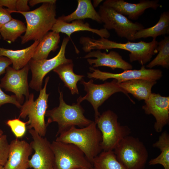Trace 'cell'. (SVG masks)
Wrapping results in <instances>:
<instances>
[{
    "label": "cell",
    "instance_id": "obj_1",
    "mask_svg": "<svg viewBox=\"0 0 169 169\" xmlns=\"http://www.w3.org/2000/svg\"><path fill=\"white\" fill-rule=\"evenodd\" d=\"M79 42L85 52H90L94 49H118L126 50L130 52L129 60L131 62L137 61L142 66L149 62L153 56L158 52V42L155 38H153L149 42L142 41L138 42L129 41L121 43L103 38L96 39L88 37H81Z\"/></svg>",
    "mask_w": 169,
    "mask_h": 169
},
{
    "label": "cell",
    "instance_id": "obj_22",
    "mask_svg": "<svg viewBox=\"0 0 169 169\" xmlns=\"http://www.w3.org/2000/svg\"><path fill=\"white\" fill-rule=\"evenodd\" d=\"M77 7L72 13L58 18L66 23L75 20L90 18L99 23H102L100 16L95 9L90 0H78Z\"/></svg>",
    "mask_w": 169,
    "mask_h": 169
},
{
    "label": "cell",
    "instance_id": "obj_15",
    "mask_svg": "<svg viewBox=\"0 0 169 169\" xmlns=\"http://www.w3.org/2000/svg\"><path fill=\"white\" fill-rule=\"evenodd\" d=\"M145 103L142 109L145 113L152 115L156 119L154 125L155 131L158 133L161 132L169 122V97L152 93Z\"/></svg>",
    "mask_w": 169,
    "mask_h": 169
},
{
    "label": "cell",
    "instance_id": "obj_12",
    "mask_svg": "<svg viewBox=\"0 0 169 169\" xmlns=\"http://www.w3.org/2000/svg\"><path fill=\"white\" fill-rule=\"evenodd\" d=\"M29 69L28 64L19 70L9 66L6 69L5 75L1 80V87L5 91L14 93L21 105L24 101V95L27 100L30 95L28 80Z\"/></svg>",
    "mask_w": 169,
    "mask_h": 169
},
{
    "label": "cell",
    "instance_id": "obj_34",
    "mask_svg": "<svg viewBox=\"0 0 169 169\" xmlns=\"http://www.w3.org/2000/svg\"><path fill=\"white\" fill-rule=\"evenodd\" d=\"M5 6L11 13L17 11L18 0H0V7Z\"/></svg>",
    "mask_w": 169,
    "mask_h": 169
},
{
    "label": "cell",
    "instance_id": "obj_11",
    "mask_svg": "<svg viewBox=\"0 0 169 169\" xmlns=\"http://www.w3.org/2000/svg\"><path fill=\"white\" fill-rule=\"evenodd\" d=\"M80 83L84 85V90L87 94L83 97H79L77 100V103L80 104L83 101L86 100L91 103L95 112V121L98 119L100 115L98 110L99 107L115 93L121 92L124 93L132 102H134L128 93L119 86L115 79L110 82H105L101 84H94L92 79L88 82L82 79Z\"/></svg>",
    "mask_w": 169,
    "mask_h": 169
},
{
    "label": "cell",
    "instance_id": "obj_40",
    "mask_svg": "<svg viewBox=\"0 0 169 169\" xmlns=\"http://www.w3.org/2000/svg\"><path fill=\"white\" fill-rule=\"evenodd\" d=\"M0 169H4V166L0 165Z\"/></svg>",
    "mask_w": 169,
    "mask_h": 169
},
{
    "label": "cell",
    "instance_id": "obj_24",
    "mask_svg": "<svg viewBox=\"0 0 169 169\" xmlns=\"http://www.w3.org/2000/svg\"><path fill=\"white\" fill-rule=\"evenodd\" d=\"M73 63L64 64L59 65L53 70L59 75L64 83V86L70 90L72 94H79L77 83L82 79L84 76L74 73L73 71Z\"/></svg>",
    "mask_w": 169,
    "mask_h": 169
},
{
    "label": "cell",
    "instance_id": "obj_32",
    "mask_svg": "<svg viewBox=\"0 0 169 169\" xmlns=\"http://www.w3.org/2000/svg\"><path fill=\"white\" fill-rule=\"evenodd\" d=\"M0 85V107L3 105L11 103L20 109L22 105L18 101L15 95H9L5 93L2 90Z\"/></svg>",
    "mask_w": 169,
    "mask_h": 169
},
{
    "label": "cell",
    "instance_id": "obj_28",
    "mask_svg": "<svg viewBox=\"0 0 169 169\" xmlns=\"http://www.w3.org/2000/svg\"><path fill=\"white\" fill-rule=\"evenodd\" d=\"M26 26L22 21L13 18L0 29L3 39L9 43L13 42L26 31Z\"/></svg>",
    "mask_w": 169,
    "mask_h": 169
},
{
    "label": "cell",
    "instance_id": "obj_31",
    "mask_svg": "<svg viewBox=\"0 0 169 169\" xmlns=\"http://www.w3.org/2000/svg\"><path fill=\"white\" fill-rule=\"evenodd\" d=\"M9 149L7 137L6 135L0 136V165L4 166L8 157Z\"/></svg>",
    "mask_w": 169,
    "mask_h": 169
},
{
    "label": "cell",
    "instance_id": "obj_30",
    "mask_svg": "<svg viewBox=\"0 0 169 169\" xmlns=\"http://www.w3.org/2000/svg\"><path fill=\"white\" fill-rule=\"evenodd\" d=\"M6 124L17 138L23 137L26 132L27 122L23 121L19 118L8 120Z\"/></svg>",
    "mask_w": 169,
    "mask_h": 169
},
{
    "label": "cell",
    "instance_id": "obj_36",
    "mask_svg": "<svg viewBox=\"0 0 169 169\" xmlns=\"http://www.w3.org/2000/svg\"><path fill=\"white\" fill-rule=\"evenodd\" d=\"M56 0H28V3L30 6L33 7L39 3H56Z\"/></svg>",
    "mask_w": 169,
    "mask_h": 169
},
{
    "label": "cell",
    "instance_id": "obj_23",
    "mask_svg": "<svg viewBox=\"0 0 169 169\" xmlns=\"http://www.w3.org/2000/svg\"><path fill=\"white\" fill-rule=\"evenodd\" d=\"M60 41L59 33L52 31L48 32L39 41L32 59L35 60L46 59L52 51L59 48Z\"/></svg>",
    "mask_w": 169,
    "mask_h": 169
},
{
    "label": "cell",
    "instance_id": "obj_35",
    "mask_svg": "<svg viewBox=\"0 0 169 169\" xmlns=\"http://www.w3.org/2000/svg\"><path fill=\"white\" fill-rule=\"evenodd\" d=\"M11 64L12 62L8 58L0 56V76L6 73V68Z\"/></svg>",
    "mask_w": 169,
    "mask_h": 169
},
{
    "label": "cell",
    "instance_id": "obj_7",
    "mask_svg": "<svg viewBox=\"0 0 169 169\" xmlns=\"http://www.w3.org/2000/svg\"><path fill=\"white\" fill-rule=\"evenodd\" d=\"M115 113L108 110L95 121L102 134L101 146L103 151H113L119 142L131 133L130 129L127 125H121Z\"/></svg>",
    "mask_w": 169,
    "mask_h": 169
},
{
    "label": "cell",
    "instance_id": "obj_20",
    "mask_svg": "<svg viewBox=\"0 0 169 169\" xmlns=\"http://www.w3.org/2000/svg\"><path fill=\"white\" fill-rule=\"evenodd\" d=\"M40 41H35L30 46L21 49L12 50L0 47V56L7 57L11 61L12 68L19 70L28 64L32 58Z\"/></svg>",
    "mask_w": 169,
    "mask_h": 169
},
{
    "label": "cell",
    "instance_id": "obj_21",
    "mask_svg": "<svg viewBox=\"0 0 169 169\" xmlns=\"http://www.w3.org/2000/svg\"><path fill=\"white\" fill-rule=\"evenodd\" d=\"M156 83V81L136 79L118 84L127 93L131 94L138 100L146 101L151 94L152 88Z\"/></svg>",
    "mask_w": 169,
    "mask_h": 169
},
{
    "label": "cell",
    "instance_id": "obj_37",
    "mask_svg": "<svg viewBox=\"0 0 169 169\" xmlns=\"http://www.w3.org/2000/svg\"><path fill=\"white\" fill-rule=\"evenodd\" d=\"M103 1L102 0H94L92 4L94 8L97 7Z\"/></svg>",
    "mask_w": 169,
    "mask_h": 169
},
{
    "label": "cell",
    "instance_id": "obj_39",
    "mask_svg": "<svg viewBox=\"0 0 169 169\" xmlns=\"http://www.w3.org/2000/svg\"><path fill=\"white\" fill-rule=\"evenodd\" d=\"M3 130L0 128V136L3 135Z\"/></svg>",
    "mask_w": 169,
    "mask_h": 169
},
{
    "label": "cell",
    "instance_id": "obj_26",
    "mask_svg": "<svg viewBox=\"0 0 169 169\" xmlns=\"http://www.w3.org/2000/svg\"><path fill=\"white\" fill-rule=\"evenodd\" d=\"M154 147L159 149L161 154L156 157L150 160V165L157 164L162 165L164 169H169V135L166 131L162 133L157 141L153 144Z\"/></svg>",
    "mask_w": 169,
    "mask_h": 169
},
{
    "label": "cell",
    "instance_id": "obj_5",
    "mask_svg": "<svg viewBox=\"0 0 169 169\" xmlns=\"http://www.w3.org/2000/svg\"><path fill=\"white\" fill-rule=\"evenodd\" d=\"M49 77H47L44 87L39 91L38 98L35 100L34 94L31 93L20 108L19 118L25 119L28 116L27 127L29 130L33 129L39 135L44 137L47 130L45 120V114L48 108V99L49 94L46 92L47 84Z\"/></svg>",
    "mask_w": 169,
    "mask_h": 169
},
{
    "label": "cell",
    "instance_id": "obj_13",
    "mask_svg": "<svg viewBox=\"0 0 169 169\" xmlns=\"http://www.w3.org/2000/svg\"><path fill=\"white\" fill-rule=\"evenodd\" d=\"M33 139L30 143L34 154L29 161V167L32 169H53L54 155L51 143L33 129L29 130Z\"/></svg>",
    "mask_w": 169,
    "mask_h": 169
},
{
    "label": "cell",
    "instance_id": "obj_14",
    "mask_svg": "<svg viewBox=\"0 0 169 169\" xmlns=\"http://www.w3.org/2000/svg\"><path fill=\"white\" fill-rule=\"evenodd\" d=\"M89 69L92 73H88L87 77L94 78L104 81L109 78H113L117 80L118 83L127 81L142 79L156 81L162 76V71L159 69H146L142 65L139 70H124L121 73L114 74L101 71L90 67Z\"/></svg>",
    "mask_w": 169,
    "mask_h": 169
},
{
    "label": "cell",
    "instance_id": "obj_41",
    "mask_svg": "<svg viewBox=\"0 0 169 169\" xmlns=\"http://www.w3.org/2000/svg\"></svg>",
    "mask_w": 169,
    "mask_h": 169
},
{
    "label": "cell",
    "instance_id": "obj_3",
    "mask_svg": "<svg viewBox=\"0 0 169 169\" xmlns=\"http://www.w3.org/2000/svg\"><path fill=\"white\" fill-rule=\"evenodd\" d=\"M18 13L23 16L27 23L26 31L21 37L22 44L32 40L40 41L57 19L56 3H44L33 10Z\"/></svg>",
    "mask_w": 169,
    "mask_h": 169
},
{
    "label": "cell",
    "instance_id": "obj_8",
    "mask_svg": "<svg viewBox=\"0 0 169 169\" xmlns=\"http://www.w3.org/2000/svg\"><path fill=\"white\" fill-rule=\"evenodd\" d=\"M51 146L54 155L53 169L92 167L83 152L75 145L55 140Z\"/></svg>",
    "mask_w": 169,
    "mask_h": 169
},
{
    "label": "cell",
    "instance_id": "obj_38",
    "mask_svg": "<svg viewBox=\"0 0 169 169\" xmlns=\"http://www.w3.org/2000/svg\"><path fill=\"white\" fill-rule=\"evenodd\" d=\"M75 169H93V167L91 168H80Z\"/></svg>",
    "mask_w": 169,
    "mask_h": 169
},
{
    "label": "cell",
    "instance_id": "obj_2",
    "mask_svg": "<svg viewBox=\"0 0 169 169\" xmlns=\"http://www.w3.org/2000/svg\"><path fill=\"white\" fill-rule=\"evenodd\" d=\"M101 132L95 121L80 128L73 126L56 137L55 141L73 144L84 153L92 164L94 158L102 151Z\"/></svg>",
    "mask_w": 169,
    "mask_h": 169
},
{
    "label": "cell",
    "instance_id": "obj_27",
    "mask_svg": "<svg viewBox=\"0 0 169 169\" xmlns=\"http://www.w3.org/2000/svg\"><path fill=\"white\" fill-rule=\"evenodd\" d=\"M93 169H126L118 161L113 151H101L93 159Z\"/></svg>",
    "mask_w": 169,
    "mask_h": 169
},
{
    "label": "cell",
    "instance_id": "obj_33",
    "mask_svg": "<svg viewBox=\"0 0 169 169\" xmlns=\"http://www.w3.org/2000/svg\"><path fill=\"white\" fill-rule=\"evenodd\" d=\"M13 18L7 8L0 7V29Z\"/></svg>",
    "mask_w": 169,
    "mask_h": 169
},
{
    "label": "cell",
    "instance_id": "obj_18",
    "mask_svg": "<svg viewBox=\"0 0 169 169\" xmlns=\"http://www.w3.org/2000/svg\"><path fill=\"white\" fill-rule=\"evenodd\" d=\"M84 58H88L87 61L93 67L106 66L112 69L119 68L126 70H131L132 66L124 60L118 53L111 51L109 53L102 52L100 50L91 51L85 55Z\"/></svg>",
    "mask_w": 169,
    "mask_h": 169
},
{
    "label": "cell",
    "instance_id": "obj_4",
    "mask_svg": "<svg viewBox=\"0 0 169 169\" xmlns=\"http://www.w3.org/2000/svg\"><path fill=\"white\" fill-rule=\"evenodd\" d=\"M59 92L60 94L59 106L47 110L45 115L48 118L46 123L47 126L53 122L57 123L58 128L56 137L73 126L82 128L93 121L84 115V110L80 104L74 103L72 105L67 104L64 100L62 91H60L59 87Z\"/></svg>",
    "mask_w": 169,
    "mask_h": 169
},
{
    "label": "cell",
    "instance_id": "obj_29",
    "mask_svg": "<svg viewBox=\"0 0 169 169\" xmlns=\"http://www.w3.org/2000/svg\"><path fill=\"white\" fill-rule=\"evenodd\" d=\"M157 49L158 54L146 65V67L151 69L158 65L168 69L169 67V36L165 37L164 39L158 42Z\"/></svg>",
    "mask_w": 169,
    "mask_h": 169
},
{
    "label": "cell",
    "instance_id": "obj_17",
    "mask_svg": "<svg viewBox=\"0 0 169 169\" xmlns=\"http://www.w3.org/2000/svg\"><path fill=\"white\" fill-rule=\"evenodd\" d=\"M33 149L30 144L24 140L16 138L9 143L7 161L4 166V169H28L29 157Z\"/></svg>",
    "mask_w": 169,
    "mask_h": 169
},
{
    "label": "cell",
    "instance_id": "obj_16",
    "mask_svg": "<svg viewBox=\"0 0 169 169\" xmlns=\"http://www.w3.org/2000/svg\"><path fill=\"white\" fill-rule=\"evenodd\" d=\"M158 0H141L136 3H129L124 0H106L102 5L110 8L125 16L129 19H138L146 10L149 8L156 9L160 4Z\"/></svg>",
    "mask_w": 169,
    "mask_h": 169
},
{
    "label": "cell",
    "instance_id": "obj_10",
    "mask_svg": "<svg viewBox=\"0 0 169 169\" xmlns=\"http://www.w3.org/2000/svg\"><path fill=\"white\" fill-rule=\"evenodd\" d=\"M69 38H64L59 51L57 54L52 58L35 60L31 59L28 63L32 74L29 86L37 92L42 89L43 79L49 72L59 65L66 63H73L71 59H67L65 56L66 48Z\"/></svg>",
    "mask_w": 169,
    "mask_h": 169
},
{
    "label": "cell",
    "instance_id": "obj_9",
    "mask_svg": "<svg viewBox=\"0 0 169 169\" xmlns=\"http://www.w3.org/2000/svg\"><path fill=\"white\" fill-rule=\"evenodd\" d=\"M103 27L107 30L114 29L118 36L130 41H134L136 33L144 28L138 23H133L125 16L117 12L113 9L102 5L99 7L98 12Z\"/></svg>",
    "mask_w": 169,
    "mask_h": 169
},
{
    "label": "cell",
    "instance_id": "obj_6",
    "mask_svg": "<svg viewBox=\"0 0 169 169\" xmlns=\"http://www.w3.org/2000/svg\"><path fill=\"white\" fill-rule=\"evenodd\" d=\"M118 161L126 169H144L148 157L147 149L138 138L128 136L113 151Z\"/></svg>",
    "mask_w": 169,
    "mask_h": 169
},
{
    "label": "cell",
    "instance_id": "obj_19",
    "mask_svg": "<svg viewBox=\"0 0 169 169\" xmlns=\"http://www.w3.org/2000/svg\"><path fill=\"white\" fill-rule=\"evenodd\" d=\"M51 30L59 33H64L69 38L73 33L81 31L90 32L98 35L101 38L107 39L110 36V33L105 28L98 29L91 28L88 23H84L82 20H74L71 23H66L58 18Z\"/></svg>",
    "mask_w": 169,
    "mask_h": 169
},
{
    "label": "cell",
    "instance_id": "obj_25",
    "mask_svg": "<svg viewBox=\"0 0 169 169\" xmlns=\"http://www.w3.org/2000/svg\"><path fill=\"white\" fill-rule=\"evenodd\" d=\"M169 33V11H168L161 14L159 21L155 25L138 31L134 35V39L149 37L156 39L158 36Z\"/></svg>",
    "mask_w": 169,
    "mask_h": 169
}]
</instances>
